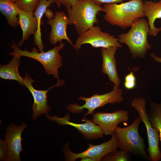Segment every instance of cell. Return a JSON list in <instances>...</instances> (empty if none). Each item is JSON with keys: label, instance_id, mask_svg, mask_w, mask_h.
I'll use <instances>...</instances> for the list:
<instances>
[{"label": "cell", "instance_id": "cell-21", "mask_svg": "<svg viewBox=\"0 0 161 161\" xmlns=\"http://www.w3.org/2000/svg\"><path fill=\"white\" fill-rule=\"evenodd\" d=\"M148 114L152 126L159 131L160 140L161 142V103L151 102Z\"/></svg>", "mask_w": 161, "mask_h": 161}, {"label": "cell", "instance_id": "cell-6", "mask_svg": "<svg viewBox=\"0 0 161 161\" xmlns=\"http://www.w3.org/2000/svg\"><path fill=\"white\" fill-rule=\"evenodd\" d=\"M113 90L107 93L98 95L96 94L92 97H86L80 96L78 98L79 100H83L85 103L80 106L77 103L71 104L67 105L66 109L74 113L82 112L84 109L88 110L87 112L84 114L85 116L89 114H93L95 110L98 108L102 107L108 103H120L124 100L123 96V91L114 85Z\"/></svg>", "mask_w": 161, "mask_h": 161}, {"label": "cell", "instance_id": "cell-20", "mask_svg": "<svg viewBox=\"0 0 161 161\" xmlns=\"http://www.w3.org/2000/svg\"><path fill=\"white\" fill-rule=\"evenodd\" d=\"M18 8L10 0H0V11L5 17L8 24L16 27L19 24Z\"/></svg>", "mask_w": 161, "mask_h": 161}, {"label": "cell", "instance_id": "cell-19", "mask_svg": "<svg viewBox=\"0 0 161 161\" xmlns=\"http://www.w3.org/2000/svg\"><path fill=\"white\" fill-rule=\"evenodd\" d=\"M52 3V0H41L33 13V15L36 18L37 24V31L34 35V42L35 45L37 46L40 52H44V47L41 31V19L48 7Z\"/></svg>", "mask_w": 161, "mask_h": 161}, {"label": "cell", "instance_id": "cell-9", "mask_svg": "<svg viewBox=\"0 0 161 161\" xmlns=\"http://www.w3.org/2000/svg\"><path fill=\"white\" fill-rule=\"evenodd\" d=\"M86 44L95 48H108L112 46L119 48L122 47L118 38L102 31L98 26H94L79 35L76 41L74 48L78 52V50L81 49V46Z\"/></svg>", "mask_w": 161, "mask_h": 161}, {"label": "cell", "instance_id": "cell-14", "mask_svg": "<svg viewBox=\"0 0 161 161\" xmlns=\"http://www.w3.org/2000/svg\"><path fill=\"white\" fill-rule=\"evenodd\" d=\"M47 23L51 28L49 37L51 44L55 45L58 42L60 43L62 40H65L75 48V45L67 34L66 29L69 22L68 17L64 12L56 11L54 18L49 19Z\"/></svg>", "mask_w": 161, "mask_h": 161}, {"label": "cell", "instance_id": "cell-23", "mask_svg": "<svg viewBox=\"0 0 161 161\" xmlns=\"http://www.w3.org/2000/svg\"><path fill=\"white\" fill-rule=\"evenodd\" d=\"M41 0H16L14 3L19 9L33 13Z\"/></svg>", "mask_w": 161, "mask_h": 161}, {"label": "cell", "instance_id": "cell-12", "mask_svg": "<svg viewBox=\"0 0 161 161\" xmlns=\"http://www.w3.org/2000/svg\"><path fill=\"white\" fill-rule=\"evenodd\" d=\"M49 120L62 125H69L75 128L87 139L91 140L102 138L104 134L100 127L92 120H88L84 117L82 121L85 122L83 123H77L69 121V114L62 117L57 116L51 117L47 114Z\"/></svg>", "mask_w": 161, "mask_h": 161}, {"label": "cell", "instance_id": "cell-13", "mask_svg": "<svg viewBox=\"0 0 161 161\" xmlns=\"http://www.w3.org/2000/svg\"><path fill=\"white\" fill-rule=\"evenodd\" d=\"M27 126L23 122L19 126L11 124L6 128L4 141L7 144L8 152L7 161H20V155L23 151L21 142V135L24 130Z\"/></svg>", "mask_w": 161, "mask_h": 161}, {"label": "cell", "instance_id": "cell-3", "mask_svg": "<svg viewBox=\"0 0 161 161\" xmlns=\"http://www.w3.org/2000/svg\"><path fill=\"white\" fill-rule=\"evenodd\" d=\"M103 7L96 4L92 0H78L67 11L69 25H73L77 33L81 34L98 24L97 16Z\"/></svg>", "mask_w": 161, "mask_h": 161}, {"label": "cell", "instance_id": "cell-10", "mask_svg": "<svg viewBox=\"0 0 161 161\" xmlns=\"http://www.w3.org/2000/svg\"><path fill=\"white\" fill-rule=\"evenodd\" d=\"M23 81L24 85L28 89L34 99V103L32 108L33 111L32 118L35 121L38 117L43 114H47L51 109V107L47 104V92L55 86L58 87L63 86L64 81V80L58 81L55 84L46 90L36 89L32 84L36 81L27 73L25 74L23 78Z\"/></svg>", "mask_w": 161, "mask_h": 161}, {"label": "cell", "instance_id": "cell-15", "mask_svg": "<svg viewBox=\"0 0 161 161\" xmlns=\"http://www.w3.org/2000/svg\"><path fill=\"white\" fill-rule=\"evenodd\" d=\"M118 48L112 46L108 48H101L102 58L101 71L108 76L110 81L114 85L119 87L120 80L118 76L115 55Z\"/></svg>", "mask_w": 161, "mask_h": 161}, {"label": "cell", "instance_id": "cell-8", "mask_svg": "<svg viewBox=\"0 0 161 161\" xmlns=\"http://www.w3.org/2000/svg\"><path fill=\"white\" fill-rule=\"evenodd\" d=\"M88 146V148L86 150L76 153L69 149V144L66 143L63 148L65 160L75 161L78 158L87 157L94 159L95 161H100L106 155L117 151L119 148L117 139L114 132L112 135L110 140L108 141L98 145H93L89 143Z\"/></svg>", "mask_w": 161, "mask_h": 161}, {"label": "cell", "instance_id": "cell-17", "mask_svg": "<svg viewBox=\"0 0 161 161\" xmlns=\"http://www.w3.org/2000/svg\"><path fill=\"white\" fill-rule=\"evenodd\" d=\"M143 12L145 16L148 19L149 26L148 35L156 36L161 31V28H157L154 23L157 19L161 18V0L154 2L152 1H146L144 2Z\"/></svg>", "mask_w": 161, "mask_h": 161}, {"label": "cell", "instance_id": "cell-11", "mask_svg": "<svg viewBox=\"0 0 161 161\" xmlns=\"http://www.w3.org/2000/svg\"><path fill=\"white\" fill-rule=\"evenodd\" d=\"M93 117L92 120L100 127L104 134L111 135L118 124L129 120V112L123 109L111 113L97 112L93 115Z\"/></svg>", "mask_w": 161, "mask_h": 161}, {"label": "cell", "instance_id": "cell-28", "mask_svg": "<svg viewBox=\"0 0 161 161\" xmlns=\"http://www.w3.org/2000/svg\"><path fill=\"white\" fill-rule=\"evenodd\" d=\"M125 81H136V78L133 72H131L125 76Z\"/></svg>", "mask_w": 161, "mask_h": 161}, {"label": "cell", "instance_id": "cell-32", "mask_svg": "<svg viewBox=\"0 0 161 161\" xmlns=\"http://www.w3.org/2000/svg\"><path fill=\"white\" fill-rule=\"evenodd\" d=\"M12 2L15 3L16 0H10Z\"/></svg>", "mask_w": 161, "mask_h": 161}, {"label": "cell", "instance_id": "cell-27", "mask_svg": "<svg viewBox=\"0 0 161 161\" xmlns=\"http://www.w3.org/2000/svg\"><path fill=\"white\" fill-rule=\"evenodd\" d=\"M124 86L127 89L131 90L133 89L136 86V81H125Z\"/></svg>", "mask_w": 161, "mask_h": 161}, {"label": "cell", "instance_id": "cell-2", "mask_svg": "<svg viewBox=\"0 0 161 161\" xmlns=\"http://www.w3.org/2000/svg\"><path fill=\"white\" fill-rule=\"evenodd\" d=\"M131 27L126 33L118 35V41L128 47L133 58H144L151 48L148 40L150 30L148 21L140 18L134 21Z\"/></svg>", "mask_w": 161, "mask_h": 161}, {"label": "cell", "instance_id": "cell-30", "mask_svg": "<svg viewBox=\"0 0 161 161\" xmlns=\"http://www.w3.org/2000/svg\"><path fill=\"white\" fill-rule=\"evenodd\" d=\"M45 13H46V16L49 19L52 18L54 16L53 12L50 9L47 8Z\"/></svg>", "mask_w": 161, "mask_h": 161}, {"label": "cell", "instance_id": "cell-5", "mask_svg": "<svg viewBox=\"0 0 161 161\" xmlns=\"http://www.w3.org/2000/svg\"><path fill=\"white\" fill-rule=\"evenodd\" d=\"M141 121L140 117H137L131 124L126 127L117 126L114 133L120 149L148 160L149 157L145 151L143 139L139 132V126Z\"/></svg>", "mask_w": 161, "mask_h": 161}, {"label": "cell", "instance_id": "cell-24", "mask_svg": "<svg viewBox=\"0 0 161 161\" xmlns=\"http://www.w3.org/2000/svg\"><path fill=\"white\" fill-rule=\"evenodd\" d=\"M53 3H55L58 7L60 8L61 6L63 5L67 11L77 3L78 0H52Z\"/></svg>", "mask_w": 161, "mask_h": 161}, {"label": "cell", "instance_id": "cell-4", "mask_svg": "<svg viewBox=\"0 0 161 161\" xmlns=\"http://www.w3.org/2000/svg\"><path fill=\"white\" fill-rule=\"evenodd\" d=\"M12 43L11 47L13 51L9 53V54L13 56L26 57L38 61L42 64L47 74L52 75L58 81L60 80L59 78L58 69L62 65V57L59 53V51L65 46V44L62 41L60 42L59 45H55L53 49L47 52H40L35 47L32 49L31 51H28L26 48L24 50H21L14 41H12Z\"/></svg>", "mask_w": 161, "mask_h": 161}, {"label": "cell", "instance_id": "cell-26", "mask_svg": "<svg viewBox=\"0 0 161 161\" xmlns=\"http://www.w3.org/2000/svg\"><path fill=\"white\" fill-rule=\"evenodd\" d=\"M97 5L101 6L102 4L117 3L122 2L123 1H130L132 0H92Z\"/></svg>", "mask_w": 161, "mask_h": 161}, {"label": "cell", "instance_id": "cell-29", "mask_svg": "<svg viewBox=\"0 0 161 161\" xmlns=\"http://www.w3.org/2000/svg\"><path fill=\"white\" fill-rule=\"evenodd\" d=\"M150 56L153 60L157 62L161 63V57H159L153 53H151Z\"/></svg>", "mask_w": 161, "mask_h": 161}, {"label": "cell", "instance_id": "cell-25", "mask_svg": "<svg viewBox=\"0 0 161 161\" xmlns=\"http://www.w3.org/2000/svg\"><path fill=\"white\" fill-rule=\"evenodd\" d=\"M8 152L7 144L0 139V160H7Z\"/></svg>", "mask_w": 161, "mask_h": 161}, {"label": "cell", "instance_id": "cell-22", "mask_svg": "<svg viewBox=\"0 0 161 161\" xmlns=\"http://www.w3.org/2000/svg\"><path fill=\"white\" fill-rule=\"evenodd\" d=\"M131 160L130 154L120 149L109 153L102 159L103 161H128Z\"/></svg>", "mask_w": 161, "mask_h": 161}, {"label": "cell", "instance_id": "cell-1", "mask_svg": "<svg viewBox=\"0 0 161 161\" xmlns=\"http://www.w3.org/2000/svg\"><path fill=\"white\" fill-rule=\"evenodd\" d=\"M143 4V0H132L120 4H104V19L112 25L125 29L131 27L134 21L145 17Z\"/></svg>", "mask_w": 161, "mask_h": 161}, {"label": "cell", "instance_id": "cell-18", "mask_svg": "<svg viewBox=\"0 0 161 161\" xmlns=\"http://www.w3.org/2000/svg\"><path fill=\"white\" fill-rule=\"evenodd\" d=\"M21 59V57L14 55L9 64L0 65V78L4 79L16 80L20 85H23V78L20 76L18 71Z\"/></svg>", "mask_w": 161, "mask_h": 161}, {"label": "cell", "instance_id": "cell-31", "mask_svg": "<svg viewBox=\"0 0 161 161\" xmlns=\"http://www.w3.org/2000/svg\"><path fill=\"white\" fill-rule=\"evenodd\" d=\"M80 158V161H95V160L94 159L87 157H83Z\"/></svg>", "mask_w": 161, "mask_h": 161}, {"label": "cell", "instance_id": "cell-16", "mask_svg": "<svg viewBox=\"0 0 161 161\" xmlns=\"http://www.w3.org/2000/svg\"><path fill=\"white\" fill-rule=\"evenodd\" d=\"M18 22L22 31V37L17 45L21 47L31 34L35 35L37 30V24L33 13L27 12L18 9Z\"/></svg>", "mask_w": 161, "mask_h": 161}, {"label": "cell", "instance_id": "cell-7", "mask_svg": "<svg viewBox=\"0 0 161 161\" xmlns=\"http://www.w3.org/2000/svg\"><path fill=\"white\" fill-rule=\"evenodd\" d=\"M146 100L143 97L134 98L131 101V106L137 111L139 117L146 127L148 143L147 150L149 160L159 161L161 159V152L159 146V132L151 123L147 111Z\"/></svg>", "mask_w": 161, "mask_h": 161}]
</instances>
